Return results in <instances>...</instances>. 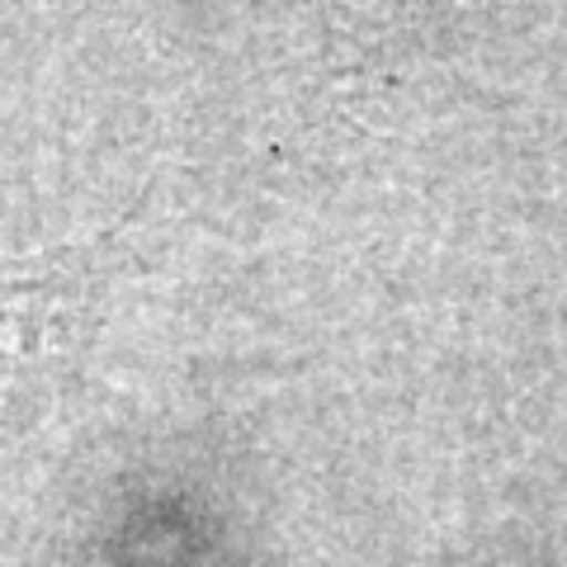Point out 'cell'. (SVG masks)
Listing matches in <instances>:
<instances>
[{
  "mask_svg": "<svg viewBox=\"0 0 567 567\" xmlns=\"http://www.w3.org/2000/svg\"><path fill=\"white\" fill-rule=\"evenodd\" d=\"M450 6H458V0H341V10L354 14V24L364 29H406Z\"/></svg>",
  "mask_w": 567,
  "mask_h": 567,
  "instance_id": "obj_1",
  "label": "cell"
}]
</instances>
